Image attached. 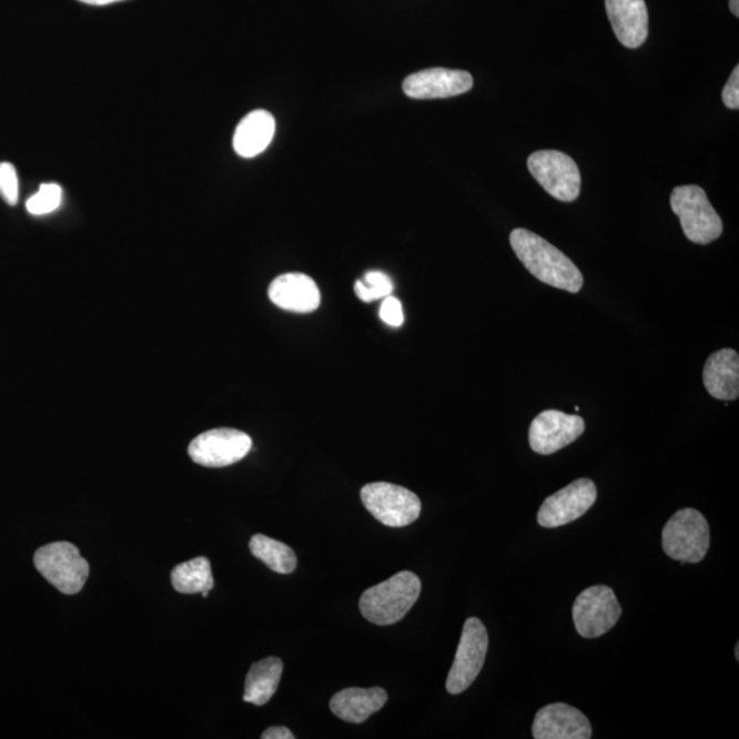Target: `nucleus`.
I'll return each mask as SVG.
<instances>
[{
	"mask_svg": "<svg viewBox=\"0 0 739 739\" xmlns=\"http://www.w3.org/2000/svg\"><path fill=\"white\" fill-rule=\"evenodd\" d=\"M393 292V283L388 274L373 270L365 274L363 280H357L355 283L356 296L362 302L372 303L391 296Z\"/></svg>",
	"mask_w": 739,
	"mask_h": 739,
	"instance_id": "5701e85b",
	"label": "nucleus"
},
{
	"mask_svg": "<svg viewBox=\"0 0 739 739\" xmlns=\"http://www.w3.org/2000/svg\"><path fill=\"white\" fill-rule=\"evenodd\" d=\"M711 533L701 513L694 508L680 509L662 529V549L672 560L698 563L706 557Z\"/></svg>",
	"mask_w": 739,
	"mask_h": 739,
	"instance_id": "20e7f679",
	"label": "nucleus"
},
{
	"mask_svg": "<svg viewBox=\"0 0 739 739\" xmlns=\"http://www.w3.org/2000/svg\"><path fill=\"white\" fill-rule=\"evenodd\" d=\"M262 739H295V736H293L292 731L286 729V727L280 726L270 727V729L263 732Z\"/></svg>",
	"mask_w": 739,
	"mask_h": 739,
	"instance_id": "cd10ccee",
	"label": "nucleus"
},
{
	"mask_svg": "<svg viewBox=\"0 0 739 739\" xmlns=\"http://www.w3.org/2000/svg\"><path fill=\"white\" fill-rule=\"evenodd\" d=\"M596 500L597 488L594 480L588 478L574 480L544 502L537 515L538 525L554 529L571 524L588 513Z\"/></svg>",
	"mask_w": 739,
	"mask_h": 739,
	"instance_id": "9b49d317",
	"label": "nucleus"
},
{
	"mask_svg": "<svg viewBox=\"0 0 739 739\" xmlns=\"http://www.w3.org/2000/svg\"><path fill=\"white\" fill-rule=\"evenodd\" d=\"M269 298L275 306L291 313H313L321 304V292L315 281L306 274L280 275L269 286Z\"/></svg>",
	"mask_w": 739,
	"mask_h": 739,
	"instance_id": "2eb2a0df",
	"label": "nucleus"
},
{
	"mask_svg": "<svg viewBox=\"0 0 739 739\" xmlns=\"http://www.w3.org/2000/svg\"><path fill=\"white\" fill-rule=\"evenodd\" d=\"M172 585L179 594H202L207 598L209 591L214 588L213 573L207 557H196L175 566L172 571Z\"/></svg>",
	"mask_w": 739,
	"mask_h": 739,
	"instance_id": "412c9836",
	"label": "nucleus"
},
{
	"mask_svg": "<svg viewBox=\"0 0 739 739\" xmlns=\"http://www.w3.org/2000/svg\"><path fill=\"white\" fill-rule=\"evenodd\" d=\"M731 13L739 17V0H730Z\"/></svg>",
	"mask_w": 739,
	"mask_h": 739,
	"instance_id": "c756f323",
	"label": "nucleus"
},
{
	"mask_svg": "<svg viewBox=\"0 0 739 739\" xmlns=\"http://www.w3.org/2000/svg\"><path fill=\"white\" fill-rule=\"evenodd\" d=\"M252 439L236 429H214L202 433L190 444L188 454L204 467H227L250 454Z\"/></svg>",
	"mask_w": 739,
	"mask_h": 739,
	"instance_id": "9d476101",
	"label": "nucleus"
},
{
	"mask_svg": "<svg viewBox=\"0 0 739 739\" xmlns=\"http://www.w3.org/2000/svg\"><path fill=\"white\" fill-rule=\"evenodd\" d=\"M367 512L381 524L404 527L419 518L422 504L415 493L388 483L368 484L361 492Z\"/></svg>",
	"mask_w": 739,
	"mask_h": 739,
	"instance_id": "0eeeda50",
	"label": "nucleus"
},
{
	"mask_svg": "<svg viewBox=\"0 0 739 739\" xmlns=\"http://www.w3.org/2000/svg\"><path fill=\"white\" fill-rule=\"evenodd\" d=\"M621 616V607L614 590L608 586L596 585L577 597L573 607L575 629L584 638H598L616 625Z\"/></svg>",
	"mask_w": 739,
	"mask_h": 739,
	"instance_id": "1a4fd4ad",
	"label": "nucleus"
},
{
	"mask_svg": "<svg viewBox=\"0 0 739 739\" xmlns=\"http://www.w3.org/2000/svg\"><path fill=\"white\" fill-rule=\"evenodd\" d=\"M63 191L58 184H43L31 199H28L27 210L32 215H45L52 213L62 203Z\"/></svg>",
	"mask_w": 739,
	"mask_h": 739,
	"instance_id": "b1692460",
	"label": "nucleus"
},
{
	"mask_svg": "<svg viewBox=\"0 0 739 739\" xmlns=\"http://www.w3.org/2000/svg\"><path fill=\"white\" fill-rule=\"evenodd\" d=\"M251 554L265 563L275 573L291 574L296 570L297 557L287 545L277 539L256 534L250 541Z\"/></svg>",
	"mask_w": 739,
	"mask_h": 739,
	"instance_id": "4be33fe9",
	"label": "nucleus"
},
{
	"mask_svg": "<svg viewBox=\"0 0 739 739\" xmlns=\"http://www.w3.org/2000/svg\"><path fill=\"white\" fill-rule=\"evenodd\" d=\"M421 589V579L414 573H398L362 595L361 613L374 625H395L414 607Z\"/></svg>",
	"mask_w": 739,
	"mask_h": 739,
	"instance_id": "f03ea898",
	"label": "nucleus"
},
{
	"mask_svg": "<svg viewBox=\"0 0 739 739\" xmlns=\"http://www.w3.org/2000/svg\"><path fill=\"white\" fill-rule=\"evenodd\" d=\"M527 168L550 196L566 203L577 201L580 172L571 156L556 150L537 151L527 160Z\"/></svg>",
	"mask_w": 739,
	"mask_h": 739,
	"instance_id": "423d86ee",
	"label": "nucleus"
},
{
	"mask_svg": "<svg viewBox=\"0 0 739 739\" xmlns=\"http://www.w3.org/2000/svg\"><path fill=\"white\" fill-rule=\"evenodd\" d=\"M606 9L616 38L627 49H638L647 41L649 16L645 0H606Z\"/></svg>",
	"mask_w": 739,
	"mask_h": 739,
	"instance_id": "dca6fc26",
	"label": "nucleus"
},
{
	"mask_svg": "<svg viewBox=\"0 0 739 739\" xmlns=\"http://www.w3.org/2000/svg\"><path fill=\"white\" fill-rule=\"evenodd\" d=\"M703 386L718 401L732 402L739 396V356L723 348L708 357L702 373Z\"/></svg>",
	"mask_w": 739,
	"mask_h": 739,
	"instance_id": "f3484780",
	"label": "nucleus"
},
{
	"mask_svg": "<svg viewBox=\"0 0 739 739\" xmlns=\"http://www.w3.org/2000/svg\"><path fill=\"white\" fill-rule=\"evenodd\" d=\"M513 250L524 266L541 283L557 290L578 293L584 275L559 249L526 229H515L509 236Z\"/></svg>",
	"mask_w": 739,
	"mask_h": 739,
	"instance_id": "f257e3e1",
	"label": "nucleus"
},
{
	"mask_svg": "<svg viewBox=\"0 0 739 739\" xmlns=\"http://www.w3.org/2000/svg\"><path fill=\"white\" fill-rule=\"evenodd\" d=\"M721 99H723V103L726 104V108H729L731 110H738L739 109V68L738 67H736V69L732 70L730 79H729V81H727V84L723 88V92H721Z\"/></svg>",
	"mask_w": 739,
	"mask_h": 739,
	"instance_id": "bb28decb",
	"label": "nucleus"
},
{
	"mask_svg": "<svg viewBox=\"0 0 739 739\" xmlns=\"http://www.w3.org/2000/svg\"><path fill=\"white\" fill-rule=\"evenodd\" d=\"M473 85V75L465 70L434 68L408 75L403 82V91L408 98L427 101L463 95Z\"/></svg>",
	"mask_w": 739,
	"mask_h": 739,
	"instance_id": "ddd939ff",
	"label": "nucleus"
},
{
	"mask_svg": "<svg viewBox=\"0 0 739 739\" xmlns=\"http://www.w3.org/2000/svg\"><path fill=\"white\" fill-rule=\"evenodd\" d=\"M274 133V117L266 110L252 111L239 123L233 136V149L237 155L250 160L267 149Z\"/></svg>",
	"mask_w": 739,
	"mask_h": 739,
	"instance_id": "6ab92c4d",
	"label": "nucleus"
},
{
	"mask_svg": "<svg viewBox=\"0 0 739 739\" xmlns=\"http://www.w3.org/2000/svg\"><path fill=\"white\" fill-rule=\"evenodd\" d=\"M488 647V630L483 621L478 618L467 619L448 674L447 690L451 695H460L470 688L483 670Z\"/></svg>",
	"mask_w": 739,
	"mask_h": 739,
	"instance_id": "6e6552de",
	"label": "nucleus"
},
{
	"mask_svg": "<svg viewBox=\"0 0 739 739\" xmlns=\"http://www.w3.org/2000/svg\"><path fill=\"white\" fill-rule=\"evenodd\" d=\"M284 665L279 657H266L251 666L245 679L244 701L265 706L279 689Z\"/></svg>",
	"mask_w": 739,
	"mask_h": 739,
	"instance_id": "aec40b11",
	"label": "nucleus"
},
{
	"mask_svg": "<svg viewBox=\"0 0 739 739\" xmlns=\"http://www.w3.org/2000/svg\"><path fill=\"white\" fill-rule=\"evenodd\" d=\"M388 701V695L381 688H348L338 691L331 700V709L337 718L348 723H363L378 712Z\"/></svg>",
	"mask_w": 739,
	"mask_h": 739,
	"instance_id": "a211bd4d",
	"label": "nucleus"
},
{
	"mask_svg": "<svg viewBox=\"0 0 739 739\" xmlns=\"http://www.w3.org/2000/svg\"><path fill=\"white\" fill-rule=\"evenodd\" d=\"M19 175L13 164L9 162L0 163V196L9 205L19 203Z\"/></svg>",
	"mask_w": 739,
	"mask_h": 739,
	"instance_id": "393cba45",
	"label": "nucleus"
},
{
	"mask_svg": "<svg viewBox=\"0 0 739 739\" xmlns=\"http://www.w3.org/2000/svg\"><path fill=\"white\" fill-rule=\"evenodd\" d=\"M671 209L691 243L707 245L723 233V222L708 201L706 191L697 185L677 186L671 193Z\"/></svg>",
	"mask_w": 739,
	"mask_h": 739,
	"instance_id": "7ed1b4c3",
	"label": "nucleus"
},
{
	"mask_svg": "<svg viewBox=\"0 0 739 739\" xmlns=\"http://www.w3.org/2000/svg\"><path fill=\"white\" fill-rule=\"evenodd\" d=\"M536 739H589L591 725L579 709L565 702L539 709L533 723Z\"/></svg>",
	"mask_w": 739,
	"mask_h": 739,
	"instance_id": "4468645a",
	"label": "nucleus"
},
{
	"mask_svg": "<svg viewBox=\"0 0 739 739\" xmlns=\"http://www.w3.org/2000/svg\"><path fill=\"white\" fill-rule=\"evenodd\" d=\"M584 432L585 421L579 415L547 409L532 422L529 443L536 454L553 455L577 442Z\"/></svg>",
	"mask_w": 739,
	"mask_h": 739,
	"instance_id": "f8f14e48",
	"label": "nucleus"
},
{
	"mask_svg": "<svg viewBox=\"0 0 739 739\" xmlns=\"http://www.w3.org/2000/svg\"><path fill=\"white\" fill-rule=\"evenodd\" d=\"M381 320L392 327H401L404 324L403 306L398 298L386 296L379 308Z\"/></svg>",
	"mask_w": 739,
	"mask_h": 739,
	"instance_id": "a878e982",
	"label": "nucleus"
},
{
	"mask_svg": "<svg viewBox=\"0 0 739 739\" xmlns=\"http://www.w3.org/2000/svg\"><path fill=\"white\" fill-rule=\"evenodd\" d=\"M80 2L93 6H105V4L122 2V0H80Z\"/></svg>",
	"mask_w": 739,
	"mask_h": 739,
	"instance_id": "c85d7f7f",
	"label": "nucleus"
},
{
	"mask_svg": "<svg viewBox=\"0 0 739 739\" xmlns=\"http://www.w3.org/2000/svg\"><path fill=\"white\" fill-rule=\"evenodd\" d=\"M33 560L38 571L63 595H78L90 575V565L70 543L44 545Z\"/></svg>",
	"mask_w": 739,
	"mask_h": 739,
	"instance_id": "39448f33",
	"label": "nucleus"
}]
</instances>
